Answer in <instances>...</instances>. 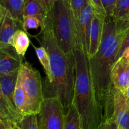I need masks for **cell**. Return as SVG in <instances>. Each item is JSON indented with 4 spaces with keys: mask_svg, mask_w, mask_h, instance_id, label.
<instances>
[{
    "mask_svg": "<svg viewBox=\"0 0 129 129\" xmlns=\"http://www.w3.org/2000/svg\"><path fill=\"white\" fill-rule=\"evenodd\" d=\"M113 117L122 129H129V103L120 91L114 89V113Z\"/></svg>",
    "mask_w": 129,
    "mask_h": 129,
    "instance_id": "cell-12",
    "label": "cell"
},
{
    "mask_svg": "<svg viewBox=\"0 0 129 129\" xmlns=\"http://www.w3.org/2000/svg\"><path fill=\"white\" fill-rule=\"evenodd\" d=\"M0 6L8 10L14 18L22 24L24 0H0Z\"/></svg>",
    "mask_w": 129,
    "mask_h": 129,
    "instance_id": "cell-18",
    "label": "cell"
},
{
    "mask_svg": "<svg viewBox=\"0 0 129 129\" xmlns=\"http://www.w3.org/2000/svg\"><path fill=\"white\" fill-rule=\"evenodd\" d=\"M14 99L16 108L23 116L32 114L27 96L23 86L21 79L18 74L17 81L14 92Z\"/></svg>",
    "mask_w": 129,
    "mask_h": 129,
    "instance_id": "cell-15",
    "label": "cell"
},
{
    "mask_svg": "<svg viewBox=\"0 0 129 129\" xmlns=\"http://www.w3.org/2000/svg\"><path fill=\"white\" fill-rule=\"evenodd\" d=\"M18 71L9 75L0 76V120L16 125L23 116L15 105L14 92Z\"/></svg>",
    "mask_w": 129,
    "mask_h": 129,
    "instance_id": "cell-5",
    "label": "cell"
},
{
    "mask_svg": "<svg viewBox=\"0 0 129 129\" xmlns=\"http://www.w3.org/2000/svg\"><path fill=\"white\" fill-rule=\"evenodd\" d=\"M49 15L59 45L66 54L73 52L76 45V20L69 3L66 0H56Z\"/></svg>",
    "mask_w": 129,
    "mask_h": 129,
    "instance_id": "cell-4",
    "label": "cell"
},
{
    "mask_svg": "<svg viewBox=\"0 0 129 129\" xmlns=\"http://www.w3.org/2000/svg\"><path fill=\"white\" fill-rule=\"evenodd\" d=\"M23 29L25 31L33 29H37L39 27L42 26L40 20L38 18L34 16H24L23 17L22 22Z\"/></svg>",
    "mask_w": 129,
    "mask_h": 129,
    "instance_id": "cell-22",
    "label": "cell"
},
{
    "mask_svg": "<svg viewBox=\"0 0 129 129\" xmlns=\"http://www.w3.org/2000/svg\"><path fill=\"white\" fill-rule=\"evenodd\" d=\"M42 2L45 5V7L47 9L48 11H49L56 0H42Z\"/></svg>",
    "mask_w": 129,
    "mask_h": 129,
    "instance_id": "cell-28",
    "label": "cell"
},
{
    "mask_svg": "<svg viewBox=\"0 0 129 129\" xmlns=\"http://www.w3.org/2000/svg\"><path fill=\"white\" fill-rule=\"evenodd\" d=\"M12 129H20V128H19L18 126L17 125H15V126H13V127Z\"/></svg>",
    "mask_w": 129,
    "mask_h": 129,
    "instance_id": "cell-32",
    "label": "cell"
},
{
    "mask_svg": "<svg viewBox=\"0 0 129 129\" xmlns=\"http://www.w3.org/2000/svg\"><path fill=\"white\" fill-rule=\"evenodd\" d=\"M120 45V40L116 31L114 19L107 16L98 51L89 58L92 82L103 113V122L112 118L114 113L115 87L111 80V71L117 61Z\"/></svg>",
    "mask_w": 129,
    "mask_h": 129,
    "instance_id": "cell-1",
    "label": "cell"
},
{
    "mask_svg": "<svg viewBox=\"0 0 129 129\" xmlns=\"http://www.w3.org/2000/svg\"><path fill=\"white\" fill-rule=\"evenodd\" d=\"M35 37L49 54L53 78L52 83L44 86V98H59L66 113L74 100L76 69L74 53L66 54L59 45L54 36L49 13L44 26Z\"/></svg>",
    "mask_w": 129,
    "mask_h": 129,
    "instance_id": "cell-2",
    "label": "cell"
},
{
    "mask_svg": "<svg viewBox=\"0 0 129 129\" xmlns=\"http://www.w3.org/2000/svg\"><path fill=\"white\" fill-rule=\"evenodd\" d=\"M117 0H102L107 16H112Z\"/></svg>",
    "mask_w": 129,
    "mask_h": 129,
    "instance_id": "cell-27",
    "label": "cell"
},
{
    "mask_svg": "<svg viewBox=\"0 0 129 129\" xmlns=\"http://www.w3.org/2000/svg\"><path fill=\"white\" fill-rule=\"evenodd\" d=\"M18 29H23L22 24L15 20L8 10L0 6V47L11 45L13 37Z\"/></svg>",
    "mask_w": 129,
    "mask_h": 129,
    "instance_id": "cell-8",
    "label": "cell"
},
{
    "mask_svg": "<svg viewBox=\"0 0 129 129\" xmlns=\"http://www.w3.org/2000/svg\"><path fill=\"white\" fill-rule=\"evenodd\" d=\"M106 17L107 16L98 15L94 13L93 14L89 38V47L88 52L89 58L95 55L98 51L103 35L104 21Z\"/></svg>",
    "mask_w": 129,
    "mask_h": 129,
    "instance_id": "cell-13",
    "label": "cell"
},
{
    "mask_svg": "<svg viewBox=\"0 0 129 129\" xmlns=\"http://www.w3.org/2000/svg\"><path fill=\"white\" fill-rule=\"evenodd\" d=\"M64 129H81L79 113L74 103L65 113Z\"/></svg>",
    "mask_w": 129,
    "mask_h": 129,
    "instance_id": "cell-19",
    "label": "cell"
},
{
    "mask_svg": "<svg viewBox=\"0 0 129 129\" xmlns=\"http://www.w3.org/2000/svg\"><path fill=\"white\" fill-rule=\"evenodd\" d=\"M21 79L33 113L38 114L44 100V86L39 71L28 62H23L19 69Z\"/></svg>",
    "mask_w": 129,
    "mask_h": 129,
    "instance_id": "cell-6",
    "label": "cell"
},
{
    "mask_svg": "<svg viewBox=\"0 0 129 129\" xmlns=\"http://www.w3.org/2000/svg\"><path fill=\"white\" fill-rule=\"evenodd\" d=\"M121 58H122L123 60H125L127 62L129 63V47L124 50L123 54L121 56Z\"/></svg>",
    "mask_w": 129,
    "mask_h": 129,
    "instance_id": "cell-30",
    "label": "cell"
},
{
    "mask_svg": "<svg viewBox=\"0 0 129 129\" xmlns=\"http://www.w3.org/2000/svg\"><path fill=\"white\" fill-rule=\"evenodd\" d=\"M111 80L115 88L125 94L129 87V63L120 58L111 71Z\"/></svg>",
    "mask_w": 129,
    "mask_h": 129,
    "instance_id": "cell-11",
    "label": "cell"
},
{
    "mask_svg": "<svg viewBox=\"0 0 129 129\" xmlns=\"http://www.w3.org/2000/svg\"><path fill=\"white\" fill-rule=\"evenodd\" d=\"M90 3L92 8H93V12L98 15L102 16H107V13L103 6L102 0H88Z\"/></svg>",
    "mask_w": 129,
    "mask_h": 129,
    "instance_id": "cell-24",
    "label": "cell"
},
{
    "mask_svg": "<svg viewBox=\"0 0 129 129\" xmlns=\"http://www.w3.org/2000/svg\"><path fill=\"white\" fill-rule=\"evenodd\" d=\"M129 47V30L126 33L125 35L123 36V39H122V42L120 43V45L119 50H118V54L117 55V60L121 57V56L123 54V52L124 50H125L127 48Z\"/></svg>",
    "mask_w": 129,
    "mask_h": 129,
    "instance_id": "cell-25",
    "label": "cell"
},
{
    "mask_svg": "<svg viewBox=\"0 0 129 129\" xmlns=\"http://www.w3.org/2000/svg\"><path fill=\"white\" fill-rule=\"evenodd\" d=\"M111 17L115 20L129 19V0H117Z\"/></svg>",
    "mask_w": 129,
    "mask_h": 129,
    "instance_id": "cell-20",
    "label": "cell"
},
{
    "mask_svg": "<svg viewBox=\"0 0 129 129\" xmlns=\"http://www.w3.org/2000/svg\"><path fill=\"white\" fill-rule=\"evenodd\" d=\"M30 39L25 30L18 29L13 37L11 45L13 47L17 54L23 59L25 53L30 45Z\"/></svg>",
    "mask_w": 129,
    "mask_h": 129,
    "instance_id": "cell-16",
    "label": "cell"
},
{
    "mask_svg": "<svg viewBox=\"0 0 129 129\" xmlns=\"http://www.w3.org/2000/svg\"><path fill=\"white\" fill-rule=\"evenodd\" d=\"M66 1H68L70 5L76 22L82 10L88 2V0H66Z\"/></svg>",
    "mask_w": 129,
    "mask_h": 129,
    "instance_id": "cell-23",
    "label": "cell"
},
{
    "mask_svg": "<svg viewBox=\"0 0 129 129\" xmlns=\"http://www.w3.org/2000/svg\"><path fill=\"white\" fill-rule=\"evenodd\" d=\"M124 95L125 96L126 98H127V101H128V102L129 103V87L127 88V91H126V92H125V93Z\"/></svg>",
    "mask_w": 129,
    "mask_h": 129,
    "instance_id": "cell-31",
    "label": "cell"
},
{
    "mask_svg": "<svg viewBox=\"0 0 129 129\" xmlns=\"http://www.w3.org/2000/svg\"><path fill=\"white\" fill-rule=\"evenodd\" d=\"M100 129H122L117 123L114 117L105 121L101 125Z\"/></svg>",
    "mask_w": 129,
    "mask_h": 129,
    "instance_id": "cell-26",
    "label": "cell"
},
{
    "mask_svg": "<svg viewBox=\"0 0 129 129\" xmlns=\"http://www.w3.org/2000/svg\"><path fill=\"white\" fill-rule=\"evenodd\" d=\"M13 126L15 125H12L7 122L0 120V129H12Z\"/></svg>",
    "mask_w": 129,
    "mask_h": 129,
    "instance_id": "cell-29",
    "label": "cell"
},
{
    "mask_svg": "<svg viewBox=\"0 0 129 129\" xmlns=\"http://www.w3.org/2000/svg\"><path fill=\"white\" fill-rule=\"evenodd\" d=\"M65 112L57 97L44 98L38 113L39 129H64Z\"/></svg>",
    "mask_w": 129,
    "mask_h": 129,
    "instance_id": "cell-7",
    "label": "cell"
},
{
    "mask_svg": "<svg viewBox=\"0 0 129 129\" xmlns=\"http://www.w3.org/2000/svg\"><path fill=\"white\" fill-rule=\"evenodd\" d=\"M17 125L20 129H39L38 114L32 113L23 116Z\"/></svg>",
    "mask_w": 129,
    "mask_h": 129,
    "instance_id": "cell-21",
    "label": "cell"
},
{
    "mask_svg": "<svg viewBox=\"0 0 129 129\" xmlns=\"http://www.w3.org/2000/svg\"><path fill=\"white\" fill-rule=\"evenodd\" d=\"M75 87L73 103L78 110L81 129H100L103 113L97 102L92 82L89 57L83 49L76 46Z\"/></svg>",
    "mask_w": 129,
    "mask_h": 129,
    "instance_id": "cell-3",
    "label": "cell"
},
{
    "mask_svg": "<svg viewBox=\"0 0 129 129\" xmlns=\"http://www.w3.org/2000/svg\"><path fill=\"white\" fill-rule=\"evenodd\" d=\"M23 58L12 45L0 47V76L9 75L19 71Z\"/></svg>",
    "mask_w": 129,
    "mask_h": 129,
    "instance_id": "cell-10",
    "label": "cell"
},
{
    "mask_svg": "<svg viewBox=\"0 0 129 129\" xmlns=\"http://www.w3.org/2000/svg\"><path fill=\"white\" fill-rule=\"evenodd\" d=\"M47 9L42 0H24L23 17L29 15L38 18L40 20L43 27L48 15Z\"/></svg>",
    "mask_w": 129,
    "mask_h": 129,
    "instance_id": "cell-14",
    "label": "cell"
},
{
    "mask_svg": "<svg viewBox=\"0 0 129 129\" xmlns=\"http://www.w3.org/2000/svg\"><path fill=\"white\" fill-rule=\"evenodd\" d=\"M93 14L94 13L93 8L88 0V2L82 10L80 15L76 22V45L84 49L87 54L88 49L86 44V35L91 25Z\"/></svg>",
    "mask_w": 129,
    "mask_h": 129,
    "instance_id": "cell-9",
    "label": "cell"
},
{
    "mask_svg": "<svg viewBox=\"0 0 129 129\" xmlns=\"http://www.w3.org/2000/svg\"><path fill=\"white\" fill-rule=\"evenodd\" d=\"M34 47L35 49L37 56L44 68L45 74H46V78L44 80V86L48 85L53 82L49 55L46 49L43 46H40L39 47Z\"/></svg>",
    "mask_w": 129,
    "mask_h": 129,
    "instance_id": "cell-17",
    "label": "cell"
}]
</instances>
